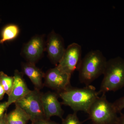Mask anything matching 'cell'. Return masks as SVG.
I'll use <instances>...</instances> for the list:
<instances>
[{"label": "cell", "mask_w": 124, "mask_h": 124, "mask_svg": "<svg viewBox=\"0 0 124 124\" xmlns=\"http://www.w3.org/2000/svg\"><path fill=\"white\" fill-rule=\"evenodd\" d=\"M57 94L62 99V104L70 107L74 112L81 111L87 113L91 104L100 94L95 87L91 85L83 88L70 86Z\"/></svg>", "instance_id": "6da1fadb"}, {"label": "cell", "mask_w": 124, "mask_h": 124, "mask_svg": "<svg viewBox=\"0 0 124 124\" xmlns=\"http://www.w3.org/2000/svg\"><path fill=\"white\" fill-rule=\"evenodd\" d=\"M106 57L99 50H91L82 58L78 71L80 82L85 85L90 84L103 75L107 62Z\"/></svg>", "instance_id": "7a4b0ae2"}, {"label": "cell", "mask_w": 124, "mask_h": 124, "mask_svg": "<svg viewBox=\"0 0 124 124\" xmlns=\"http://www.w3.org/2000/svg\"><path fill=\"white\" fill-rule=\"evenodd\" d=\"M99 94L115 92L124 87V59L121 57L112 58L107 61L103 74Z\"/></svg>", "instance_id": "3957f363"}, {"label": "cell", "mask_w": 124, "mask_h": 124, "mask_svg": "<svg viewBox=\"0 0 124 124\" xmlns=\"http://www.w3.org/2000/svg\"><path fill=\"white\" fill-rule=\"evenodd\" d=\"M87 113L93 124H117L119 119L113 103L107 100L106 94L96 99Z\"/></svg>", "instance_id": "277c9868"}, {"label": "cell", "mask_w": 124, "mask_h": 124, "mask_svg": "<svg viewBox=\"0 0 124 124\" xmlns=\"http://www.w3.org/2000/svg\"><path fill=\"white\" fill-rule=\"evenodd\" d=\"M41 95L39 90L35 88L15 103L28 115L32 123L46 119L42 106Z\"/></svg>", "instance_id": "5b68a950"}, {"label": "cell", "mask_w": 124, "mask_h": 124, "mask_svg": "<svg viewBox=\"0 0 124 124\" xmlns=\"http://www.w3.org/2000/svg\"><path fill=\"white\" fill-rule=\"evenodd\" d=\"M81 46L73 42L66 49L64 54L57 66L61 70L71 76L78 70L82 60Z\"/></svg>", "instance_id": "8992f818"}, {"label": "cell", "mask_w": 124, "mask_h": 124, "mask_svg": "<svg viewBox=\"0 0 124 124\" xmlns=\"http://www.w3.org/2000/svg\"><path fill=\"white\" fill-rule=\"evenodd\" d=\"M71 76L55 66L45 73V84L48 87L57 91L58 93H60L71 86Z\"/></svg>", "instance_id": "52a82bcc"}, {"label": "cell", "mask_w": 124, "mask_h": 124, "mask_svg": "<svg viewBox=\"0 0 124 124\" xmlns=\"http://www.w3.org/2000/svg\"><path fill=\"white\" fill-rule=\"evenodd\" d=\"M46 48L50 61L57 66L62 59L66 49L63 38L59 34L52 31L48 36Z\"/></svg>", "instance_id": "ba28073f"}, {"label": "cell", "mask_w": 124, "mask_h": 124, "mask_svg": "<svg viewBox=\"0 0 124 124\" xmlns=\"http://www.w3.org/2000/svg\"><path fill=\"white\" fill-rule=\"evenodd\" d=\"M45 49L44 37L42 36L36 35L24 45L22 54L28 62L35 64L42 57Z\"/></svg>", "instance_id": "9c48e42d"}, {"label": "cell", "mask_w": 124, "mask_h": 124, "mask_svg": "<svg viewBox=\"0 0 124 124\" xmlns=\"http://www.w3.org/2000/svg\"><path fill=\"white\" fill-rule=\"evenodd\" d=\"M57 93L48 91L41 95L42 106L46 119L57 116L63 119L64 111L58 99Z\"/></svg>", "instance_id": "30bf717a"}, {"label": "cell", "mask_w": 124, "mask_h": 124, "mask_svg": "<svg viewBox=\"0 0 124 124\" xmlns=\"http://www.w3.org/2000/svg\"><path fill=\"white\" fill-rule=\"evenodd\" d=\"M14 83L10 94L8 96L7 103L10 105L15 103L24 97L31 91L23 79V73L15 70L14 73Z\"/></svg>", "instance_id": "8fae6325"}, {"label": "cell", "mask_w": 124, "mask_h": 124, "mask_svg": "<svg viewBox=\"0 0 124 124\" xmlns=\"http://www.w3.org/2000/svg\"><path fill=\"white\" fill-rule=\"evenodd\" d=\"M23 72L28 77L35 86V88L39 90L43 87L42 79L44 78L45 73L35 64L28 62L22 65Z\"/></svg>", "instance_id": "7c38bea8"}, {"label": "cell", "mask_w": 124, "mask_h": 124, "mask_svg": "<svg viewBox=\"0 0 124 124\" xmlns=\"http://www.w3.org/2000/svg\"><path fill=\"white\" fill-rule=\"evenodd\" d=\"M6 124H27L30 120L29 116L23 109L15 105V108L5 114Z\"/></svg>", "instance_id": "4fadbf2b"}, {"label": "cell", "mask_w": 124, "mask_h": 124, "mask_svg": "<svg viewBox=\"0 0 124 124\" xmlns=\"http://www.w3.org/2000/svg\"><path fill=\"white\" fill-rule=\"evenodd\" d=\"M19 32L20 29L16 24H9L5 26L1 31L0 45L15 39L17 37Z\"/></svg>", "instance_id": "5bb4252c"}, {"label": "cell", "mask_w": 124, "mask_h": 124, "mask_svg": "<svg viewBox=\"0 0 124 124\" xmlns=\"http://www.w3.org/2000/svg\"><path fill=\"white\" fill-rule=\"evenodd\" d=\"M14 80L13 76H9L3 71L0 72V83L4 89L6 93L8 96L12 91Z\"/></svg>", "instance_id": "9a60e30c"}, {"label": "cell", "mask_w": 124, "mask_h": 124, "mask_svg": "<svg viewBox=\"0 0 124 124\" xmlns=\"http://www.w3.org/2000/svg\"><path fill=\"white\" fill-rule=\"evenodd\" d=\"M61 124H82L77 116V113L73 112L67 116L65 119H62Z\"/></svg>", "instance_id": "2e32d148"}, {"label": "cell", "mask_w": 124, "mask_h": 124, "mask_svg": "<svg viewBox=\"0 0 124 124\" xmlns=\"http://www.w3.org/2000/svg\"><path fill=\"white\" fill-rule=\"evenodd\" d=\"M113 106L117 113H121L124 109V96L118 99L113 103Z\"/></svg>", "instance_id": "e0dca14e"}, {"label": "cell", "mask_w": 124, "mask_h": 124, "mask_svg": "<svg viewBox=\"0 0 124 124\" xmlns=\"http://www.w3.org/2000/svg\"><path fill=\"white\" fill-rule=\"evenodd\" d=\"M8 107L7 101L0 102V120L4 115L5 112Z\"/></svg>", "instance_id": "ac0fdd59"}, {"label": "cell", "mask_w": 124, "mask_h": 124, "mask_svg": "<svg viewBox=\"0 0 124 124\" xmlns=\"http://www.w3.org/2000/svg\"><path fill=\"white\" fill-rule=\"evenodd\" d=\"M35 124H59L54 121H52L50 119H42L34 122Z\"/></svg>", "instance_id": "d6986e66"}, {"label": "cell", "mask_w": 124, "mask_h": 124, "mask_svg": "<svg viewBox=\"0 0 124 124\" xmlns=\"http://www.w3.org/2000/svg\"><path fill=\"white\" fill-rule=\"evenodd\" d=\"M5 93V91L4 89L2 86V85L0 83V100L3 99Z\"/></svg>", "instance_id": "ffe728a7"}, {"label": "cell", "mask_w": 124, "mask_h": 124, "mask_svg": "<svg viewBox=\"0 0 124 124\" xmlns=\"http://www.w3.org/2000/svg\"><path fill=\"white\" fill-rule=\"evenodd\" d=\"M117 124H124V113H120Z\"/></svg>", "instance_id": "44dd1931"}, {"label": "cell", "mask_w": 124, "mask_h": 124, "mask_svg": "<svg viewBox=\"0 0 124 124\" xmlns=\"http://www.w3.org/2000/svg\"><path fill=\"white\" fill-rule=\"evenodd\" d=\"M5 114L3 117L0 120V124H6L5 120Z\"/></svg>", "instance_id": "7402d4cb"}, {"label": "cell", "mask_w": 124, "mask_h": 124, "mask_svg": "<svg viewBox=\"0 0 124 124\" xmlns=\"http://www.w3.org/2000/svg\"><path fill=\"white\" fill-rule=\"evenodd\" d=\"M31 124H34V123H31Z\"/></svg>", "instance_id": "603a6c76"}]
</instances>
